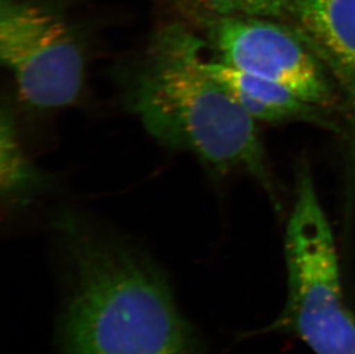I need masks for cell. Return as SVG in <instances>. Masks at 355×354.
I'll return each mask as SVG.
<instances>
[{
    "label": "cell",
    "instance_id": "ba28073f",
    "mask_svg": "<svg viewBox=\"0 0 355 354\" xmlns=\"http://www.w3.org/2000/svg\"><path fill=\"white\" fill-rule=\"evenodd\" d=\"M47 177L24 153L10 105L0 117V194L10 208H20L46 187Z\"/></svg>",
    "mask_w": 355,
    "mask_h": 354
},
{
    "label": "cell",
    "instance_id": "5b68a950",
    "mask_svg": "<svg viewBox=\"0 0 355 354\" xmlns=\"http://www.w3.org/2000/svg\"><path fill=\"white\" fill-rule=\"evenodd\" d=\"M207 44L218 60L281 84L330 112L340 103L335 81L298 29L281 19L209 17Z\"/></svg>",
    "mask_w": 355,
    "mask_h": 354
},
{
    "label": "cell",
    "instance_id": "9c48e42d",
    "mask_svg": "<svg viewBox=\"0 0 355 354\" xmlns=\"http://www.w3.org/2000/svg\"><path fill=\"white\" fill-rule=\"evenodd\" d=\"M209 17H259L283 20L292 0H190Z\"/></svg>",
    "mask_w": 355,
    "mask_h": 354
},
{
    "label": "cell",
    "instance_id": "277c9868",
    "mask_svg": "<svg viewBox=\"0 0 355 354\" xmlns=\"http://www.w3.org/2000/svg\"><path fill=\"white\" fill-rule=\"evenodd\" d=\"M0 58L29 106L58 110L74 104L83 91V44L58 14L35 3L1 0Z\"/></svg>",
    "mask_w": 355,
    "mask_h": 354
},
{
    "label": "cell",
    "instance_id": "8992f818",
    "mask_svg": "<svg viewBox=\"0 0 355 354\" xmlns=\"http://www.w3.org/2000/svg\"><path fill=\"white\" fill-rule=\"evenodd\" d=\"M288 17L355 107V0H292Z\"/></svg>",
    "mask_w": 355,
    "mask_h": 354
},
{
    "label": "cell",
    "instance_id": "6da1fadb",
    "mask_svg": "<svg viewBox=\"0 0 355 354\" xmlns=\"http://www.w3.org/2000/svg\"><path fill=\"white\" fill-rule=\"evenodd\" d=\"M64 354H206L164 271L118 231L76 211L53 220Z\"/></svg>",
    "mask_w": 355,
    "mask_h": 354
},
{
    "label": "cell",
    "instance_id": "52a82bcc",
    "mask_svg": "<svg viewBox=\"0 0 355 354\" xmlns=\"http://www.w3.org/2000/svg\"><path fill=\"white\" fill-rule=\"evenodd\" d=\"M205 67L255 121H309L323 127L334 128V124L325 114L329 110L302 101L281 84L215 59L208 54V47Z\"/></svg>",
    "mask_w": 355,
    "mask_h": 354
},
{
    "label": "cell",
    "instance_id": "3957f363",
    "mask_svg": "<svg viewBox=\"0 0 355 354\" xmlns=\"http://www.w3.org/2000/svg\"><path fill=\"white\" fill-rule=\"evenodd\" d=\"M284 250L288 297L267 330L293 334L315 354H355V315L343 292L334 233L306 169L297 180Z\"/></svg>",
    "mask_w": 355,
    "mask_h": 354
},
{
    "label": "cell",
    "instance_id": "7a4b0ae2",
    "mask_svg": "<svg viewBox=\"0 0 355 354\" xmlns=\"http://www.w3.org/2000/svg\"><path fill=\"white\" fill-rule=\"evenodd\" d=\"M207 45L180 24L159 31L122 76L124 103L164 146L211 173L246 171L272 190L255 120L205 67Z\"/></svg>",
    "mask_w": 355,
    "mask_h": 354
}]
</instances>
